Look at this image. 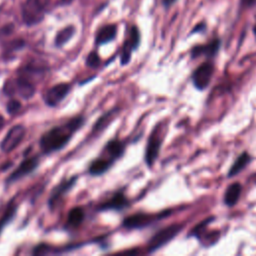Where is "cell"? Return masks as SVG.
I'll use <instances>...</instances> for the list:
<instances>
[{
  "instance_id": "6da1fadb",
  "label": "cell",
  "mask_w": 256,
  "mask_h": 256,
  "mask_svg": "<svg viewBox=\"0 0 256 256\" xmlns=\"http://www.w3.org/2000/svg\"><path fill=\"white\" fill-rule=\"evenodd\" d=\"M82 115L75 116L65 123L52 127L41 136L39 146L44 154H50L61 150L71 140L73 134L78 131L84 124Z\"/></svg>"
},
{
  "instance_id": "7a4b0ae2",
  "label": "cell",
  "mask_w": 256,
  "mask_h": 256,
  "mask_svg": "<svg viewBox=\"0 0 256 256\" xmlns=\"http://www.w3.org/2000/svg\"><path fill=\"white\" fill-rule=\"evenodd\" d=\"M50 0H26L22 7V18L27 25H35L44 17Z\"/></svg>"
},
{
  "instance_id": "3957f363",
  "label": "cell",
  "mask_w": 256,
  "mask_h": 256,
  "mask_svg": "<svg viewBox=\"0 0 256 256\" xmlns=\"http://www.w3.org/2000/svg\"><path fill=\"white\" fill-rule=\"evenodd\" d=\"M170 214V211H164L158 214H151V213H144V212H137L132 215L126 217L123 222L122 226L128 230L132 229H142L149 225H151L155 221L162 219Z\"/></svg>"
},
{
  "instance_id": "277c9868",
  "label": "cell",
  "mask_w": 256,
  "mask_h": 256,
  "mask_svg": "<svg viewBox=\"0 0 256 256\" xmlns=\"http://www.w3.org/2000/svg\"><path fill=\"white\" fill-rule=\"evenodd\" d=\"M3 90L7 95L18 94L24 99H29L32 98L36 92V85L28 79L17 75L15 79L8 80L5 83Z\"/></svg>"
},
{
  "instance_id": "5b68a950",
  "label": "cell",
  "mask_w": 256,
  "mask_h": 256,
  "mask_svg": "<svg viewBox=\"0 0 256 256\" xmlns=\"http://www.w3.org/2000/svg\"><path fill=\"white\" fill-rule=\"evenodd\" d=\"M182 228V224H172L162 228L157 233H155L150 238V240H149L147 245V251L149 253L155 252L159 248L167 244L169 241H171L177 234H179Z\"/></svg>"
},
{
  "instance_id": "8992f818",
  "label": "cell",
  "mask_w": 256,
  "mask_h": 256,
  "mask_svg": "<svg viewBox=\"0 0 256 256\" xmlns=\"http://www.w3.org/2000/svg\"><path fill=\"white\" fill-rule=\"evenodd\" d=\"M26 133V129L23 125L17 124L10 128L2 141L0 142V149L4 153H9L22 142Z\"/></svg>"
},
{
  "instance_id": "52a82bcc",
  "label": "cell",
  "mask_w": 256,
  "mask_h": 256,
  "mask_svg": "<svg viewBox=\"0 0 256 256\" xmlns=\"http://www.w3.org/2000/svg\"><path fill=\"white\" fill-rule=\"evenodd\" d=\"M71 91V85L66 82L55 84L50 87L43 95V100L49 107H56Z\"/></svg>"
},
{
  "instance_id": "ba28073f",
  "label": "cell",
  "mask_w": 256,
  "mask_h": 256,
  "mask_svg": "<svg viewBox=\"0 0 256 256\" xmlns=\"http://www.w3.org/2000/svg\"><path fill=\"white\" fill-rule=\"evenodd\" d=\"M76 180L77 176H72L71 178L64 179L51 190L50 196L48 198V205L51 210H54L60 204V202L63 201L64 196L71 190Z\"/></svg>"
},
{
  "instance_id": "9c48e42d",
  "label": "cell",
  "mask_w": 256,
  "mask_h": 256,
  "mask_svg": "<svg viewBox=\"0 0 256 256\" xmlns=\"http://www.w3.org/2000/svg\"><path fill=\"white\" fill-rule=\"evenodd\" d=\"M39 165V157L34 155V156H30V157H27L25 158L24 160H22V162H21L17 168H15L12 173L7 177L6 179V183L9 184V183H12V182H15L21 178L25 177L26 175H29L31 174L33 171H35V170L37 169Z\"/></svg>"
},
{
  "instance_id": "30bf717a",
  "label": "cell",
  "mask_w": 256,
  "mask_h": 256,
  "mask_svg": "<svg viewBox=\"0 0 256 256\" xmlns=\"http://www.w3.org/2000/svg\"><path fill=\"white\" fill-rule=\"evenodd\" d=\"M47 72V67L44 63H40L36 60L29 61L21 67L17 75L22 76L35 84V81H41Z\"/></svg>"
},
{
  "instance_id": "8fae6325",
  "label": "cell",
  "mask_w": 256,
  "mask_h": 256,
  "mask_svg": "<svg viewBox=\"0 0 256 256\" xmlns=\"http://www.w3.org/2000/svg\"><path fill=\"white\" fill-rule=\"evenodd\" d=\"M214 72V65L211 62H204L192 74V82L198 90H204L210 84Z\"/></svg>"
},
{
  "instance_id": "7c38bea8",
  "label": "cell",
  "mask_w": 256,
  "mask_h": 256,
  "mask_svg": "<svg viewBox=\"0 0 256 256\" xmlns=\"http://www.w3.org/2000/svg\"><path fill=\"white\" fill-rule=\"evenodd\" d=\"M161 142L162 138L159 133V128H155L147 141L145 149V162L149 167H151L154 164L159 155Z\"/></svg>"
},
{
  "instance_id": "4fadbf2b",
  "label": "cell",
  "mask_w": 256,
  "mask_h": 256,
  "mask_svg": "<svg viewBox=\"0 0 256 256\" xmlns=\"http://www.w3.org/2000/svg\"><path fill=\"white\" fill-rule=\"evenodd\" d=\"M139 42H140L139 31L136 26H133L130 30L129 36H128V38L124 42L122 52L120 55L121 65H126V64L130 61L131 53L138 47Z\"/></svg>"
},
{
  "instance_id": "5bb4252c",
  "label": "cell",
  "mask_w": 256,
  "mask_h": 256,
  "mask_svg": "<svg viewBox=\"0 0 256 256\" xmlns=\"http://www.w3.org/2000/svg\"><path fill=\"white\" fill-rule=\"evenodd\" d=\"M124 151L125 143L118 138H114L106 143L100 156L115 163V161L123 156Z\"/></svg>"
},
{
  "instance_id": "9a60e30c",
  "label": "cell",
  "mask_w": 256,
  "mask_h": 256,
  "mask_svg": "<svg viewBox=\"0 0 256 256\" xmlns=\"http://www.w3.org/2000/svg\"><path fill=\"white\" fill-rule=\"evenodd\" d=\"M129 199L126 197L123 192H116L110 198L105 200L97 206L98 211H109L116 210L120 211L129 206Z\"/></svg>"
},
{
  "instance_id": "2e32d148",
  "label": "cell",
  "mask_w": 256,
  "mask_h": 256,
  "mask_svg": "<svg viewBox=\"0 0 256 256\" xmlns=\"http://www.w3.org/2000/svg\"><path fill=\"white\" fill-rule=\"evenodd\" d=\"M114 163L108 159H105L101 156H99L98 158L94 159L88 168V172L90 175L92 176H99L104 174L105 172H107L108 170L112 167Z\"/></svg>"
},
{
  "instance_id": "e0dca14e",
  "label": "cell",
  "mask_w": 256,
  "mask_h": 256,
  "mask_svg": "<svg viewBox=\"0 0 256 256\" xmlns=\"http://www.w3.org/2000/svg\"><path fill=\"white\" fill-rule=\"evenodd\" d=\"M219 47H220V41L218 39H215L212 42H210L209 44L194 47L193 49H192L191 55L193 58H196L200 55H205L207 57H213L218 52Z\"/></svg>"
},
{
  "instance_id": "ac0fdd59",
  "label": "cell",
  "mask_w": 256,
  "mask_h": 256,
  "mask_svg": "<svg viewBox=\"0 0 256 256\" xmlns=\"http://www.w3.org/2000/svg\"><path fill=\"white\" fill-rule=\"evenodd\" d=\"M117 33V28L114 24H109L103 26L96 34L95 42L98 45H102L105 43H108V42L112 41Z\"/></svg>"
},
{
  "instance_id": "d6986e66",
  "label": "cell",
  "mask_w": 256,
  "mask_h": 256,
  "mask_svg": "<svg viewBox=\"0 0 256 256\" xmlns=\"http://www.w3.org/2000/svg\"><path fill=\"white\" fill-rule=\"evenodd\" d=\"M241 190H242V186L238 182H235L228 186L224 194L225 204L229 207L235 205L238 202L239 197L241 195Z\"/></svg>"
},
{
  "instance_id": "ffe728a7",
  "label": "cell",
  "mask_w": 256,
  "mask_h": 256,
  "mask_svg": "<svg viewBox=\"0 0 256 256\" xmlns=\"http://www.w3.org/2000/svg\"><path fill=\"white\" fill-rule=\"evenodd\" d=\"M85 218V212L82 207H73L67 215L66 225L69 228H76L82 224Z\"/></svg>"
},
{
  "instance_id": "44dd1931",
  "label": "cell",
  "mask_w": 256,
  "mask_h": 256,
  "mask_svg": "<svg viewBox=\"0 0 256 256\" xmlns=\"http://www.w3.org/2000/svg\"><path fill=\"white\" fill-rule=\"evenodd\" d=\"M17 211L16 203L11 199L5 206V209L2 213V215L0 216V234H1L4 227L14 218Z\"/></svg>"
},
{
  "instance_id": "7402d4cb",
  "label": "cell",
  "mask_w": 256,
  "mask_h": 256,
  "mask_svg": "<svg viewBox=\"0 0 256 256\" xmlns=\"http://www.w3.org/2000/svg\"><path fill=\"white\" fill-rule=\"evenodd\" d=\"M250 156L248 153L244 152L242 153L236 160L234 162V164L231 166L229 172H228V177H232V176H235L236 174H238L240 171L244 169V167L250 162Z\"/></svg>"
},
{
  "instance_id": "603a6c76",
  "label": "cell",
  "mask_w": 256,
  "mask_h": 256,
  "mask_svg": "<svg viewBox=\"0 0 256 256\" xmlns=\"http://www.w3.org/2000/svg\"><path fill=\"white\" fill-rule=\"evenodd\" d=\"M117 112V109H113L111 111H108L106 112L105 114H103L94 124L93 126V129H92V132L93 133H99L101 132L103 129H105V127L107 126L111 121L112 119L114 118L115 114Z\"/></svg>"
},
{
  "instance_id": "cb8c5ba5",
  "label": "cell",
  "mask_w": 256,
  "mask_h": 256,
  "mask_svg": "<svg viewBox=\"0 0 256 256\" xmlns=\"http://www.w3.org/2000/svg\"><path fill=\"white\" fill-rule=\"evenodd\" d=\"M74 32H75V29L73 26H68V27H65L64 29L60 30L55 37V45L58 47L63 46L73 36Z\"/></svg>"
},
{
  "instance_id": "d4e9b609",
  "label": "cell",
  "mask_w": 256,
  "mask_h": 256,
  "mask_svg": "<svg viewBox=\"0 0 256 256\" xmlns=\"http://www.w3.org/2000/svg\"><path fill=\"white\" fill-rule=\"evenodd\" d=\"M100 63H101V60H100V57L97 54V52L92 51L88 54V56L86 58V65L88 67L97 68V67L100 66Z\"/></svg>"
},
{
  "instance_id": "484cf974",
  "label": "cell",
  "mask_w": 256,
  "mask_h": 256,
  "mask_svg": "<svg viewBox=\"0 0 256 256\" xmlns=\"http://www.w3.org/2000/svg\"><path fill=\"white\" fill-rule=\"evenodd\" d=\"M25 45V42L23 39H15L6 46V54H11L12 52L19 50Z\"/></svg>"
},
{
  "instance_id": "4316f807",
  "label": "cell",
  "mask_w": 256,
  "mask_h": 256,
  "mask_svg": "<svg viewBox=\"0 0 256 256\" xmlns=\"http://www.w3.org/2000/svg\"><path fill=\"white\" fill-rule=\"evenodd\" d=\"M21 109V103L19 100L12 98L7 102L6 105V110L10 115H14L16 114L19 110Z\"/></svg>"
},
{
  "instance_id": "83f0119b",
  "label": "cell",
  "mask_w": 256,
  "mask_h": 256,
  "mask_svg": "<svg viewBox=\"0 0 256 256\" xmlns=\"http://www.w3.org/2000/svg\"><path fill=\"white\" fill-rule=\"evenodd\" d=\"M13 28H14L13 24L5 25L4 27H2L1 29H0V36H6V35H9L10 33H12Z\"/></svg>"
},
{
  "instance_id": "f1b7e54d",
  "label": "cell",
  "mask_w": 256,
  "mask_h": 256,
  "mask_svg": "<svg viewBox=\"0 0 256 256\" xmlns=\"http://www.w3.org/2000/svg\"><path fill=\"white\" fill-rule=\"evenodd\" d=\"M256 2V0H241V3L244 6H251Z\"/></svg>"
},
{
  "instance_id": "f546056e",
  "label": "cell",
  "mask_w": 256,
  "mask_h": 256,
  "mask_svg": "<svg viewBox=\"0 0 256 256\" xmlns=\"http://www.w3.org/2000/svg\"><path fill=\"white\" fill-rule=\"evenodd\" d=\"M4 125H5V119L1 114H0V131L2 130V128L4 127Z\"/></svg>"
},
{
  "instance_id": "4dcf8cb0",
  "label": "cell",
  "mask_w": 256,
  "mask_h": 256,
  "mask_svg": "<svg viewBox=\"0 0 256 256\" xmlns=\"http://www.w3.org/2000/svg\"><path fill=\"white\" fill-rule=\"evenodd\" d=\"M175 1V0H164V3L166 5H170L171 3H173Z\"/></svg>"
},
{
  "instance_id": "1f68e13d",
  "label": "cell",
  "mask_w": 256,
  "mask_h": 256,
  "mask_svg": "<svg viewBox=\"0 0 256 256\" xmlns=\"http://www.w3.org/2000/svg\"><path fill=\"white\" fill-rule=\"evenodd\" d=\"M71 1H72V0H62V3H69Z\"/></svg>"
},
{
  "instance_id": "d6a6232c",
  "label": "cell",
  "mask_w": 256,
  "mask_h": 256,
  "mask_svg": "<svg viewBox=\"0 0 256 256\" xmlns=\"http://www.w3.org/2000/svg\"><path fill=\"white\" fill-rule=\"evenodd\" d=\"M253 31H254V34H255V36H256V25L254 26V29H253Z\"/></svg>"
}]
</instances>
